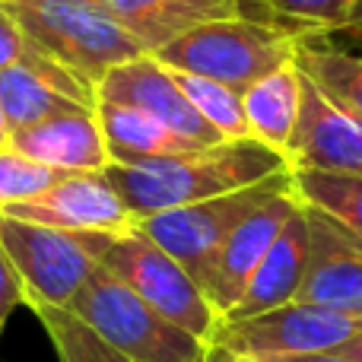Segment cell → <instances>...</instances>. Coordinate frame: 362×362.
<instances>
[{
	"label": "cell",
	"instance_id": "obj_1",
	"mask_svg": "<svg viewBox=\"0 0 362 362\" xmlns=\"http://www.w3.org/2000/svg\"><path fill=\"white\" fill-rule=\"evenodd\" d=\"M105 172L131 216L146 219L283 175L289 172V159L261 140L245 137L137 165H108Z\"/></svg>",
	"mask_w": 362,
	"mask_h": 362
},
{
	"label": "cell",
	"instance_id": "obj_2",
	"mask_svg": "<svg viewBox=\"0 0 362 362\" xmlns=\"http://www.w3.org/2000/svg\"><path fill=\"white\" fill-rule=\"evenodd\" d=\"M25 42L99 89L112 67L146 54L99 0H0Z\"/></svg>",
	"mask_w": 362,
	"mask_h": 362
},
{
	"label": "cell",
	"instance_id": "obj_3",
	"mask_svg": "<svg viewBox=\"0 0 362 362\" xmlns=\"http://www.w3.org/2000/svg\"><path fill=\"white\" fill-rule=\"evenodd\" d=\"M76 235L95 257V264L118 276L150 308L175 321L197 340L213 344L223 315L197 286V280L150 235H144L137 226L127 232H76Z\"/></svg>",
	"mask_w": 362,
	"mask_h": 362
},
{
	"label": "cell",
	"instance_id": "obj_4",
	"mask_svg": "<svg viewBox=\"0 0 362 362\" xmlns=\"http://www.w3.org/2000/svg\"><path fill=\"white\" fill-rule=\"evenodd\" d=\"M296 38L245 16L197 25L156 51V61L181 74L206 76L245 93L267 74L293 64Z\"/></svg>",
	"mask_w": 362,
	"mask_h": 362
},
{
	"label": "cell",
	"instance_id": "obj_5",
	"mask_svg": "<svg viewBox=\"0 0 362 362\" xmlns=\"http://www.w3.org/2000/svg\"><path fill=\"white\" fill-rule=\"evenodd\" d=\"M70 312L134 362H204L210 346L150 308L102 264H95Z\"/></svg>",
	"mask_w": 362,
	"mask_h": 362
},
{
	"label": "cell",
	"instance_id": "obj_6",
	"mask_svg": "<svg viewBox=\"0 0 362 362\" xmlns=\"http://www.w3.org/2000/svg\"><path fill=\"white\" fill-rule=\"evenodd\" d=\"M289 185H293V175L283 172V175L257 181V185L223 194V197H210V200H200V204L175 206V210L137 219V229L144 235H150L163 251H169L206 293L229 235L257 206L267 204L280 191H286Z\"/></svg>",
	"mask_w": 362,
	"mask_h": 362
},
{
	"label": "cell",
	"instance_id": "obj_7",
	"mask_svg": "<svg viewBox=\"0 0 362 362\" xmlns=\"http://www.w3.org/2000/svg\"><path fill=\"white\" fill-rule=\"evenodd\" d=\"M362 334V315L340 312V308L312 305V302H286L255 318L223 321L213 344L248 356L257 362L321 356L337 353L353 337Z\"/></svg>",
	"mask_w": 362,
	"mask_h": 362
},
{
	"label": "cell",
	"instance_id": "obj_8",
	"mask_svg": "<svg viewBox=\"0 0 362 362\" xmlns=\"http://www.w3.org/2000/svg\"><path fill=\"white\" fill-rule=\"evenodd\" d=\"M0 245L23 283V305L70 308L95 270L76 232L0 213Z\"/></svg>",
	"mask_w": 362,
	"mask_h": 362
},
{
	"label": "cell",
	"instance_id": "obj_9",
	"mask_svg": "<svg viewBox=\"0 0 362 362\" xmlns=\"http://www.w3.org/2000/svg\"><path fill=\"white\" fill-rule=\"evenodd\" d=\"M6 216L64 232H127L137 226L108 172H64L48 191L6 206Z\"/></svg>",
	"mask_w": 362,
	"mask_h": 362
},
{
	"label": "cell",
	"instance_id": "obj_10",
	"mask_svg": "<svg viewBox=\"0 0 362 362\" xmlns=\"http://www.w3.org/2000/svg\"><path fill=\"white\" fill-rule=\"evenodd\" d=\"M305 206L308 261L293 302L362 315V238L318 206Z\"/></svg>",
	"mask_w": 362,
	"mask_h": 362
},
{
	"label": "cell",
	"instance_id": "obj_11",
	"mask_svg": "<svg viewBox=\"0 0 362 362\" xmlns=\"http://www.w3.org/2000/svg\"><path fill=\"white\" fill-rule=\"evenodd\" d=\"M95 95H99V102H118V105L140 108V112L159 118L165 127H172L175 134L197 146L223 144V137L200 118L191 99L181 93L175 74L163 61H156V54H140L134 61L112 67L102 76Z\"/></svg>",
	"mask_w": 362,
	"mask_h": 362
},
{
	"label": "cell",
	"instance_id": "obj_12",
	"mask_svg": "<svg viewBox=\"0 0 362 362\" xmlns=\"http://www.w3.org/2000/svg\"><path fill=\"white\" fill-rule=\"evenodd\" d=\"M0 99H4L10 134L64 112H95L99 105L95 89H89L67 67L51 61L29 42L23 61L0 70Z\"/></svg>",
	"mask_w": 362,
	"mask_h": 362
},
{
	"label": "cell",
	"instance_id": "obj_13",
	"mask_svg": "<svg viewBox=\"0 0 362 362\" xmlns=\"http://www.w3.org/2000/svg\"><path fill=\"white\" fill-rule=\"evenodd\" d=\"M286 159L289 169L362 175V121L337 108L305 76H302L299 121H296Z\"/></svg>",
	"mask_w": 362,
	"mask_h": 362
},
{
	"label": "cell",
	"instance_id": "obj_14",
	"mask_svg": "<svg viewBox=\"0 0 362 362\" xmlns=\"http://www.w3.org/2000/svg\"><path fill=\"white\" fill-rule=\"evenodd\" d=\"M299 206H302L299 194L289 185L286 191H280L276 197H270L267 204L257 206L229 235V242H226L223 255H219V261H216V270H213L210 289H206L210 302L216 305V312L223 315V318L235 308V302L242 299L251 274L257 270V264L264 261L270 245L276 242V235L283 232V226L289 223V216H293Z\"/></svg>",
	"mask_w": 362,
	"mask_h": 362
},
{
	"label": "cell",
	"instance_id": "obj_15",
	"mask_svg": "<svg viewBox=\"0 0 362 362\" xmlns=\"http://www.w3.org/2000/svg\"><path fill=\"white\" fill-rule=\"evenodd\" d=\"M10 146L57 172H102L112 165L95 112H64L10 134Z\"/></svg>",
	"mask_w": 362,
	"mask_h": 362
},
{
	"label": "cell",
	"instance_id": "obj_16",
	"mask_svg": "<svg viewBox=\"0 0 362 362\" xmlns=\"http://www.w3.org/2000/svg\"><path fill=\"white\" fill-rule=\"evenodd\" d=\"M305 261H308V223H305V206H299L289 216V223L283 226V232L276 235V242L270 245L264 261L257 264V270L251 274L242 299L235 302V308L223 321L255 318V315H264L270 308L293 302L302 286Z\"/></svg>",
	"mask_w": 362,
	"mask_h": 362
},
{
	"label": "cell",
	"instance_id": "obj_17",
	"mask_svg": "<svg viewBox=\"0 0 362 362\" xmlns=\"http://www.w3.org/2000/svg\"><path fill=\"white\" fill-rule=\"evenodd\" d=\"M146 54H156L169 42L197 25L242 16L238 0H99Z\"/></svg>",
	"mask_w": 362,
	"mask_h": 362
},
{
	"label": "cell",
	"instance_id": "obj_18",
	"mask_svg": "<svg viewBox=\"0 0 362 362\" xmlns=\"http://www.w3.org/2000/svg\"><path fill=\"white\" fill-rule=\"evenodd\" d=\"M95 118L105 134L108 159L112 165H137L150 159L181 156V153L200 150L197 144L185 140L172 127H165L159 118L140 112L134 105H118V102H99Z\"/></svg>",
	"mask_w": 362,
	"mask_h": 362
},
{
	"label": "cell",
	"instance_id": "obj_19",
	"mask_svg": "<svg viewBox=\"0 0 362 362\" xmlns=\"http://www.w3.org/2000/svg\"><path fill=\"white\" fill-rule=\"evenodd\" d=\"M245 19L299 38L362 32V0H238Z\"/></svg>",
	"mask_w": 362,
	"mask_h": 362
},
{
	"label": "cell",
	"instance_id": "obj_20",
	"mask_svg": "<svg viewBox=\"0 0 362 362\" xmlns=\"http://www.w3.org/2000/svg\"><path fill=\"white\" fill-rule=\"evenodd\" d=\"M245 118H248V131L255 140L274 146L286 156L289 140H293L296 121H299L302 108V74L296 64L267 74L242 93Z\"/></svg>",
	"mask_w": 362,
	"mask_h": 362
},
{
	"label": "cell",
	"instance_id": "obj_21",
	"mask_svg": "<svg viewBox=\"0 0 362 362\" xmlns=\"http://www.w3.org/2000/svg\"><path fill=\"white\" fill-rule=\"evenodd\" d=\"M293 64L334 105L362 121V51L334 48L325 38H299Z\"/></svg>",
	"mask_w": 362,
	"mask_h": 362
},
{
	"label": "cell",
	"instance_id": "obj_22",
	"mask_svg": "<svg viewBox=\"0 0 362 362\" xmlns=\"http://www.w3.org/2000/svg\"><path fill=\"white\" fill-rule=\"evenodd\" d=\"M302 204L318 206L362 238V175H337L321 169H289Z\"/></svg>",
	"mask_w": 362,
	"mask_h": 362
},
{
	"label": "cell",
	"instance_id": "obj_23",
	"mask_svg": "<svg viewBox=\"0 0 362 362\" xmlns=\"http://www.w3.org/2000/svg\"><path fill=\"white\" fill-rule=\"evenodd\" d=\"M29 308L42 321L45 334L51 337L61 362H134L124 353L115 350L112 344H105L70 308H54V305H29Z\"/></svg>",
	"mask_w": 362,
	"mask_h": 362
},
{
	"label": "cell",
	"instance_id": "obj_24",
	"mask_svg": "<svg viewBox=\"0 0 362 362\" xmlns=\"http://www.w3.org/2000/svg\"><path fill=\"white\" fill-rule=\"evenodd\" d=\"M172 74H175V83L181 86V93L191 99V105L200 112V118H204L219 137L223 140L251 137L248 118H245V105H242V93H238V89L226 86V83H216V80H206V76L181 74V70H172Z\"/></svg>",
	"mask_w": 362,
	"mask_h": 362
},
{
	"label": "cell",
	"instance_id": "obj_25",
	"mask_svg": "<svg viewBox=\"0 0 362 362\" xmlns=\"http://www.w3.org/2000/svg\"><path fill=\"white\" fill-rule=\"evenodd\" d=\"M61 175L64 172L35 163V159L23 156V153H16L6 144L4 150H0V210L38 197V194L48 191Z\"/></svg>",
	"mask_w": 362,
	"mask_h": 362
},
{
	"label": "cell",
	"instance_id": "obj_26",
	"mask_svg": "<svg viewBox=\"0 0 362 362\" xmlns=\"http://www.w3.org/2000/svg\"><path fill=\"white\" fill-rule=\"evenodd\" d=\"M19 302H23V283H19L16 270H13L10 257H6L4 245H0V334H4L10 315L19 308Z\"/></svg>",
	"mask_w": 362,
	"mask_h": 362
},
{
	"label": "cell",
	"instance_id": "obj_27",
	"mask_svg": "<svg viewBox=\"0 0 362 362\" xmlns=\"http://www.w3.org/2000/svg\"><path fill=\"white\" fill-rule=\"evenodd\" d=\"M25 54V35L23 29L16 25V19L10 16V13L0 6V70L13 67V64H19Z\"/></svg>",
	"mask_w": 362,
	"mask_h": 362
},
{
	"label": "cell",
	"instance_id": "obj_28",
	"mask_svg": "<svg viewBox=\"0 0 362 362\" xmlns=\"http://www.w3.org/2000/svg\"><path fill=\"white\" fill-rule=\"evenodd\" d=\"M204 362H257V359L238 356V353L226 350V346H219V344H210V346H206V356H204Z\"/></svg>",
	"mask_w": 362,
	"mask_h": 362
},
{
	"label": "cell",
	"instance_id": "obj_29",
	"mask_svg": "<svg viewBox=\"0 0 362 362\" xmlns=\"http://www.w3.org/2000/svg\"><path fill=\"white\" fill-rule=\"evenodd\" d=\"M274 362H356V359L337 356V353H321V356H296V359H274Z\"/></svg>",
	"mask_w": 362,
	"mask_h": 362
},
{
	"label": "cell",
	"instance_id": "obj_30",
	"mask_svg": "<svg viewBox=\"0 0 362 362\" xmlns=\"http://www.w3.org/2000/svg\"><path fill=\"white\" fill-rule=\"evenodd\" d=\"M337 356H346V359H356V362H362V334H359V337H353L346 346H340Z\"/></svg>",
	"mask_w": 362,
	"mask_h": 362
},
{
	"label": "cell",
	"instance_id": "obj_31",
	"mask_svg": "<svg viewBox=\"0 0 362 362\" xmlns=\"http://www.w3.org/2000/svg\"><path fill=\"white\" fill-rule=\"evenodd\" d=\"M0 137L10 140V124H6V112H4V99H0Z\"/></svg>",
	"mask_w": 362,
	"mask_h": 362
},
{
	"label": "cell",
	"instance_id": "obj_32",
	"mask_svg": "<svg viewBox=\"0 0 362 362\" xmlns=\"http://www.w3.org/2000/svg\"><path fill=\"white\" fill-rule=\"evenodd\" d=\"M6 144H10V140H6V137H0V150H4V146H6Z\"/></svg>",
	"mask_w": 362,
	"mask_h": 362
}]
</instances>
